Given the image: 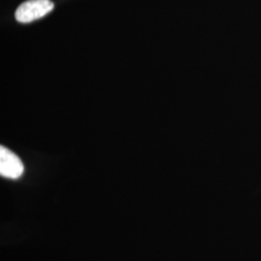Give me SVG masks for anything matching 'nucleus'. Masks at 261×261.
I'll list each match as a JSON object with an SVG mask.
<instances>
[{
  "mask_svg": "<svg viewBox=\"0 0 261 261\" xmlns=\"http://www.w3.org/2000/svg\"><path fill=\"white\" fill-rule=\"evenodd\" d=\"M55 5L50 0H28L20 4L15 13V18L21 23H28L43 18Z\"/></svg>",
  "mask_w": 261,
  "mask_h": 261,
  "instance_id": "1",
  "label": "nucleus"
},
{
  "mask_svg": "<svg viewBox=\"0 0 261 261\" xmlns=\"http://www.w3.org/2000/svg\"><path fill=\"white\" fill-rule=\"evenodd\" d=\"M24 167L21 160L11 150L0 146V175L9 179H18L23 173Z\"/></svg>",
  "mask_w": 261,
  "mask_h": 261,
  "instance_id": "2",
  "label": "nucleus"
}]
</instances>
